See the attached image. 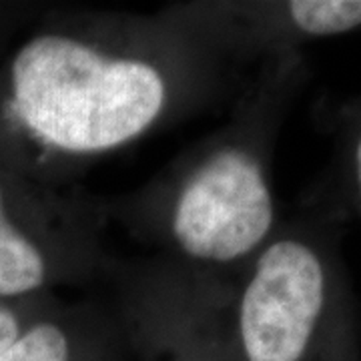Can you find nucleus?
<instances>
[{"instance_id":"obj_1","label":"nucleus","mask_w":361,"mask_h":361,"mask_svg":"<svg viewBox=\"0 0 361 361\" xmlns=\"http://www.w3.org/2000/svg\"><path fill=\"white\" fill-rule=\"evenodd\" d=\"M227 63L169 8L37 14L0 59V161L66 189L89 163L205 104Z\"/></svg>"},{"instance_id":"obj_2","label":"nucleus","mask_w":361,"mask_h":361,"mask_svg":"<svg viewBox=\"0 0 361 361\" xmlns=\"http://www.w3.org/2000/svg\"><path fill=\"white\" fill-rule=\"evenodd\" d=\"M307 78L303 52L263 59L237 92L231 121L121 205V219L159 247L161 261L235 275L269 241L281 223L273 151Z\"/></svg>"},{"instance_id":"obj_3","label":"nucleus","mask_w":361,"mask_h":361,"mask_svg":"<svg viewBox=\"0 0 361 361\" xmlns=\"http://www.w3.org/2000/svg\"><path fill=\"white\" fill-rule=\"evenodd\" d=\"M341 223L322 211L281 219L235 275L229 317L245 361H315L355 351L357 305L339 251Z\"/></svg>"},{"instance_id":"obj_4","label":"nucleus","mask_w":361,"mask_h":361,"mask_svg":"<svg viewBox=\"0 0 361 361\" xmlns=\"http://www.w3.org/2000/svg\"><path fill=\"white\" fill-rule=\"evenodd\" d=\"M106 211L85 195L42 185L0 161V299L59 297L111 279Z\"/></svg>"},{"instance_id":"obj_5","label":"nucleus","mask_w":361,"mask_h":361,"mask_svg":"<svg viewBox=\"0 0 361 361\" xmlns=\"http://www.w3.org/2000/svg\"><path fill=\"white\" fill-rule=\"evenodd\" d=\"M235 65L301 52L311 40L361 30V0L207 2L169 8Z\"/></svg>"},{"instance_id":"obj_6","label":"nucleus","mask_w":361,"mask_h":361,"mask_svg":"<svg viewBox=\"0 0 361 361\" xmlns=\"http://www.w3.org/2000/svg\"><path fill=\"white\" fill-rule=\"evenodd\" d=\"M111 281L118 285L116 310L147 325L179 349L175 361H229L221 353L213 355L203 349L185 307L177 277L167 263L157 259L145 263L141 269L118 265ZM237 361H245L241 353Z\"/></svg>"},{"instance_id":"obj_7","label":"nucleus","mask_w":361,"mask_h":361,"mask_svg":"<svg viewBox=\"0 0 361 361\" xmlns=\"http://www.w3.org/2000/svg\"><path fill=\"white\" fill-rule=\"evenodd\" d=\"M334 125V161L329 185L313 209L331 219L361 223V94L337 104Z\"/></svg>"},{"instance_id":"obj_8","label":"nucleus","mask_w":361,"mask_h":361,"mask_svg":"<svg viewBox=\"0 0 361 361\" xmlns=\"http://www.w3.org/2000/svg\"><path fill=\"white\" fill-rule=\"evenodd\" d=\"M94 313L92 305H66L52 297L0 355V361H75L78 334Z\"/></svg>"},{"instance_id":"obj_9","label":"nucleus","mask_w":361,"mask_h":361,"mask_svg":"<svg viewBox=\"0 0 361 361\" xmlns=\"http://www.w3.org/2000/svg\"><path fill=\"white\" fill-rule=\"evenodd\" d=\"M52 297L28 299V301H6L0 299V355L16 341L30 319L39 313Z\"/></svg>"},{"instance_id":"obj_10","label":"nucleus","mask_w":361,"mask_h":361,"mask_svg":"<svg viewBox=\"0 0 361 361\" xmlns=\"http://www.w3.org/2000/svg\"><path fill=\"white\" fill-rule=\"evenodd\" d=\"M37 14H39L37 8L26 6V4L0 2V59Z\"/></svg>"}]
</instances>
